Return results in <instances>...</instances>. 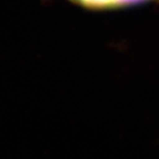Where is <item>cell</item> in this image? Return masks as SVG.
Instances as JSON below:
<instances>
[{
	"instance_id": "6da1fadb",
	"label": "cell",
	"mask_w": 159,
	"mask_h": 159,
	"mask_svg": "<svg viewBox=\"0 0 159 159\" xmlns=\"http://www.w3.org/2000/svg\"><path fill=\"white\" fill-rule=\"evenodd\" d=\"M74 4L89 9H114L133 6L149 0H69Z\"/></svg>"
}]
</instances>
